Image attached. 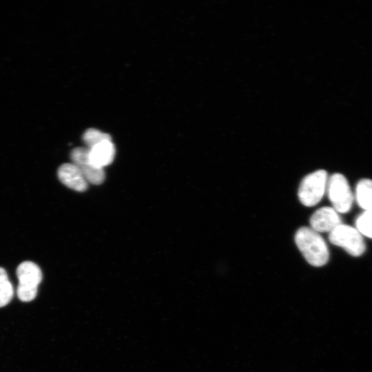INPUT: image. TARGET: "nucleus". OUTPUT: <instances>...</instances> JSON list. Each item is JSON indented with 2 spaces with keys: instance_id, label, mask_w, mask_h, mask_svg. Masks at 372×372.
<instances>
[{
  "instance_id": "obj_1",
  "label": "nucleus",
  "mask_w": 372,
  "mask_h": 372,
  "mask_svg": "<svg viewBox=\"0 0 372 372\" xmlns=\"http://www.w3.org/2000/svg\"><path fill=\"white\" fill-rule=\"evenodd\" d=\"M294 239L298 248L310 265L321 267L328 262L329 251L320 233L311 227H302L296 231Z\"/></svg>"
},
{
  "instance_id": "obj_2",
  "label": "nucleus",
  "mask_w": 372,
  "mask_h": 372,
  "mask_svg": "<svg viewBox=\"0 0 372 372\" xmlns=\"http://www.w3.org/2000/svg\"><path fill=\"white\" fill-rule=\"evenodd\" d=\"M19 280L17 296L23 302H30L35 298L38 286L42 280L40 267L32 261L21 262L17 269Z\"/></svg>"
},
{
  "instance_id": "obj_3",
  "label": "nucleus",
  "mask_w": 372,
  "mask_h": 372,
  "mask_svg": "<svg viewBox=\"0 0 372 372\" xmlns=\"http://www.w3.org/2000/svg\"><path fill=\"white\" fill-rule=\"evenodd\" d=\"M328 178L327 172L323 169L307 175L302 180L298 189L300 203L307 207L317 205L327 191Z\"/></svg>"
},
{
  "instance_id": "obj_4",
  "label": "nucleus",
  "mask_w": 372,
  "mask_h": 372,
  "mask_svg": "<svg viewBox=\"0 0 372 372\" xmlns=\"http://www.w3.org/2000/svg\"><path fill=\"white\" fill-rule=\"evenodd\" d=\"M326 192L332 207L339 214L350 211L354 196L348 180L342 174L335 173L328 178Z\"/></svg>"
},
{
  "instance_id": "obj_5",
  "label": "nucleus",
  "mask_w": 372,
  "mask_h": 372,
  "mask_svg": "<svg viewBox=\"0 0 372 372\" xmlns=\"http://www.w3.org/2000/svg\"><path fill=\"white\" fill-rule=\"evenodd\" d=\"M329 240L355 257L363 254L366 249L363 236L355 227L348 225H338L329 234Z\"/></svg>"
},
{
  "instance_id": "obj_6",
  "label": "nucleus",
  "mask_w": 372,
  "mask_h": 372,
  "mask_svg": "<svg viewBox=\"0 0 372 372\" xmlns=\"http://www.w3.org/2000/svg\"><path fill=\"white\" fill-rule=\"evenodd\" d=\"M70 157L72 163L79 168L88 183L99 185L103 182L105 179L104 170L90 162L87 147L74 148L71 152Z\"/></svg>"
},
{
  "instance_id": "obj_7",
  "label": "nucleus",
  "mask_w": 372,
  "mask_h": 372,
  "mask_svg": "<svg viewBox=\"0 0 372 372\" xmlns=\"http://www.w3.org/2000/svg\"><path fill=\"white\" fill-rule=\"evenodd\" d=\"M309 223L310 227L318 233H330L342 223L339 213L332 207H323L312 214Z\"/></svg>"
},
{
  "instance_id": "obj_8",
  "label": "nucleus",
  "mask_w": 372,
  "mask_h": 372,
  "mask_svg": "<svg viewBox=\"0 0 372 372\" xmlns=\"http://www.w3.org/2000/svg\"><path fill=\"white\" fill-rule=\"evenodd\" d=\"M57 175L63 185L74 191L82 192L88 187V183L82 172L72 163L61 165L58 169Z\"/></svg>"
},
{
  "instance_id": "obj_9",
  "label": "nucleus",
  "mask_w": 372,
  "mask_h": 372,
  "mask_svg": "<svg viewBox=\"0 0 372 372\" xmlns=\"http://www.w3.org/2000/svg\"><path fill=\"white\" fill-rule=\"evenodd\" d=\"M116 149L111 139H107L89 148V158L95 166L103 168L113 161Z\"/></svg>"
},
{
  "instance_id": "obj_10",
  "label": "nucleus",
  "mask_w": 372,
  "mask_h": 372,
  "mask_svg": "<svg viewBox=\"0 0 372 372\" xmlns=\"http://www.w3.org/2000/svg\"><path fill=\"white\" fill-rule=\"evenodd\" d=\"M355 198L358 205L365 210H372V180L363 178L355 187Z\"/></svg>"
},
{
  "instance_id": "obj_11",
  "label": "nucleus",
  "mask_w": 372,
  "mask_h": 372,
  "mask_svg": "<svg viewBox=\"0 0 372 372\" xmlns=\"http://www.w3.org/2000/svg\"><path fill=\"white\" fill-rule=\"evenodd\" d=\"M14 290L6 271L0 267V307L7 305L12 300Z\"/></svg>"
},
{
  "instance_id": "obj_12",
  "label": "nucleus",
  "mask_w": 372,
  "mask_h": 372,
  "mask_svg": "<svg viewBox=\"0 0 372 372\" xmlns=\"http://www.w3.org/2000/svg\"><path fill=\"white\" fill-rule=\"evenodd\" d=\"M355 228L364 236L372 238V210H365L355 219Z\"/></svg>"
},
{
  "instance_id": "obj_13",
  "label": "nucleus",
  "mask_w": 372,
  "mask_h": 372,
  "mask_svg": "<svg viewBox=\"0 0 372 372\" xmlns=\"http://www.w3.org/2000/svg\"><path fill=\"white\" fill-rule=\"evenodd\" d=\"M107 139H111L108 134L94 128L87 130L83 135V141L88 149Z\"/></svg>"
}]
</instances>
